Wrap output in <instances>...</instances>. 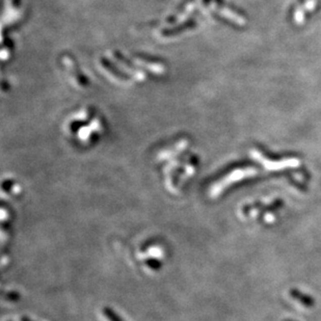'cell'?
Listing matches in <instances>:
<instances>
[{
  "label": "cell",
  "mask_w": 321,
  "mask_h": 321,
  "mask_svg": "<svg viewBox=\"0 0 321 321\" xmlns=\"http://www.w3.org/2000/svg\"><path fill=\"white\" fill-rule=\"evenodd\" d=\"M103 314H104V316L109 319L110 321H123L121 318H120V316L118 315V314H116L111 308H105L104 310H103Z\"/></svg>",
  "instance_id": "6da1fadb"
},
{
  "label": "cell",
  "mask_w": 321,
  "mask_h": 321,
  "mask_svg": "<svg viewBox=\"0 0 321 321\" xmlns=\"http://www.w3.org/2000/svg\"><path fill=\"white\" fill-rule=\"evenodd\" d=\"M20 321H32V320L29 319L28 317H22V318L20 319Z\"/></svg>",
  "instance_id": "7a4b0ae2"
}]
</instances>
